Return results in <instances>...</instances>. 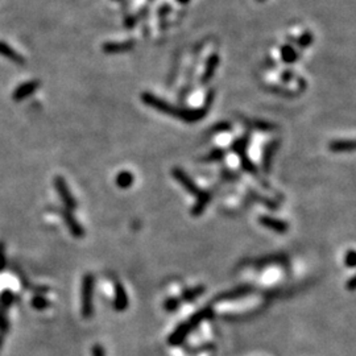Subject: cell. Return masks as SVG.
Masks as SVG:
<instances>
[{"instance_id": "cell-3", "label": "cell", "mask_w": 356, "mask_h": 356, "mask_svg": "<svg viewBox=\"0 0 356 356\" xmlns=\"http://www.w3.org/2000/svg\"><path fill=\"white\" fill-rule=\"evenodd\" d=\"M248 145H250V135L246 133L244 136L238 137L234 144H232V151L238 154V157L240 158V165H242V169L244 172H247L248 174L254 177H257L258 170L256 168V165L254 164V161L251 160L248 154H247V151H248Z\"/></svg>"}, {"instance_id": "cell-38", "label": "cell", "mask_w": 356, "mask_h": 356, "mask_svg": "<svg viewBox=\"0 0 356 356\" xmlns=\"http://www.w3.org/2000/svg\"><path fill=\"white\" fill-rule=\"evenodd\" d=\"M112 1H120V0H112Z\"/></svg>"}, {"instance_id": "cell-4", "label": "cell", "mask_w": 356, "mask_h": 356, "mask_svg": "<svg viewBox=\"0 0 356 356\" xmlns=\"http://www.w3.org/2000/svg\"><path fill=\"white\" fill-rule=\"evenodd\" d=\"M54 189L57 194H58L59 200L62 201L63 204L66 210H75L77 208V201L74 200V197L71 194V192L69 190V186H67L66 180L61 176H57L54 178Z\"/></svg>"}, {"instance_id": "cell-9", "label": "cell", "mask_w": 356, "mask_h": 356, "mask_svg": "<svg viewBox=\"0 0 356 356\" xmlns=\"http://www.w3.org/2000/svg\"><path fill=\"white\" fill-rule=\"evenodd\" d=\"M280 147V141L278 140H272L265 145L264 148V153H262V160H261V166L262 170L265 173H269L272 170V164H273V158L276 156V153Z\"/></svg>"}, {"instance_id": "cell-19", "label": "cell", "mask_w": 356, "mask_h": 356, "mask_svg": "<svg viewBox=\"0 0 356 356\" xmlns=\"http://www.w3.org/2000/svg\"><path fill=\"white\" fill-rule=\"evenodd\" d=\"M206 292V286L204 285H197L193 286V288H189V289H185L181 294V302H193L194 300H197L198 297H201L202 294Z\"/></svg>"}, {"instance_id": "cell-6", "label": "cell", "mask_w": 356, "mask_h": 356, "mask_svg": "<svg viewBox=\"0 0 356 356\" xmlns=\"http://www.w3.org/2000/svg\"><path fill=\"white\" fill-rule=\"evenodd\" d=\"M257 220L262 227H265L269 231L276 232V234H286V232L289 231V223L285 222V220L274 218V216L260 215Z\"/></svg>"}, {"instance_id": "cell-34", "label": "cell", "mask_w": 356, "mask_h": 356, "mask_svg": "<svg viewBox=\"0 0 356 356\" xmlns=\"http://www.w3.org/2000/svg\"><path fill=\"white\" fill-rule=\"evenodd\" d=\"M5 256H4V244L0 243V270H3L4 265H5Z\"/></svg>"}, {"instance_id": "cell-26", "label": "cell", "mask_w": 356, "mask_h": 356, "mask_svg": "<svg viewBox=\"0 0 356 356\" xmlns=\"http://www.w3.org/2000/svg\"><path fill=\"white\" fill-rule=\"evenodd\" d=\"M232 125L228 123V121H219L218 124H215L212 127V132L214 133H224L231 131Z\"/></svg>"}, {"instance_id": "cell-22", "label": "cell", "mask_w": 356, "mask_h": 356, "mask_svg": "<svg viewBox=\"0 0 356 356\" xmlns=\"http://www.w3.org/2000/svg\"><path fill=\"white\" fill-rule=\"evenodd\" d=\"M313 41H314L313 33L310 31H306L297 39V45L301 48V49H306V48H309L310 45L313 44Z\"/></svg>"}, {"instance_id": "cell-23", "label": "cell", "mask_w": 356, "mask_h": 356, "mask_svg": "<svg viewBox=\"0 0 356 356\" xmlns=\"http://www.w3.org/2000/svg\"><path fill=\"white\" fill-rule=\"evenodd\" d=\"M224 156H226V151H224L223 148H215L212 149L211 152L208 153L203 160L207 161V162H215V161L223 160Z\"/></svg>"}, {"instance_id": "cell-8", "label": "cell", "mask_w": 356, "mask_h": 356, "mask_svg": "<svg viewBox=\"0 0 356 356\" xmlns=\"http://www.w3.org/2000/svg\"><path fill=\"white\" fill-rule=\"evenodd\" d=\"M192 331L193 330H192V327H190V325L188 323V321L182 322V323L177 326L176 329H174V331H173V333L169 335V338H168L169 346H172V347L181 346L185 341H186V338L190 335V333H192Z\"/></svg>"}, {"instance_id": "cell-17", "label": "cell", "mask_w": 356, "mask_h": 356, "mask_svg": "<svg viewBox=\"0 0 356 356\" xmlns=\"http://www.w3.org/2000/svg\"><path fill=\"white\" fill-rule=\"evenodd\" d=\"M252 292V286L250 285H242L238 286L235 289L228 290L226 293H222L218 296V300L220 301H230V300H238V298L246 297L247 294H250Z\"/></svg>"}, {"instance_id": "cell-33", "label": "cell", "mask_w": 356, "mask_h": 356, "mask_svg": "<svg viewBox=\"0 0 356 356\" xmlns=\"http://www.w3.org/2000/svg\"><path fill=\"white\" fill-rule=\"evenodd\" d=\"M293 77H294V73H293V71H292V70H285V71H284V73H282V74H281V79H282V81H284V82H286V83L290 82V81L293 79Z\"/></svg>"}, {"instance_id": "cell-15", "label": "cell", "mask_w": 356, "mask_h": 356, "mask_svg": "<svg viewBox=\"0 0 356 356\" xmlns=\"http://www.w3.org/2000/svg\"><path fill=\"white\" fill-rule=\"evenodd\" d=\"M39 86H40L39 81H31V82L23 83V85L17 87L15 90V93H13V99L17 101V102H19V101H23V99H25L27 97L33 94V93L39 89Z\"/></svg>"}, {"instance_id": "cell-2", "label": "cell", "mask_w": 356, "mask_h": 356, "mask_svg": "<svg viewBox=\"0 0 356 356\" xmlns=\"http://www.w3.org/2000/svg\"><path fill=\"white\" fill-rule=\"evenodd\" d=\"M94 276L85 274L81 286V314L83 318H91L94 314Z\"/></svg>"}, {"instance_id": "cell-35", "label": "cell", "mask_w": 356, "mask_h": 356, "mask_svg": "<svg viewBox=\"0 0 356 356\" xmlns=\"http://www.w3.org/2000/svg\"><path fill=\"white\" fill-rule=\"evenodd\" d=\"M355 285H356V277L355 276H351L349 282L346 284V286H347V289H349L350 292H354V290H355Z\"/></svg>"}, {"instance_id": "cell-21", "label": "cell", "mask_w": 356, "mask_h": 356, "mask_svg": "<svg viewBox=\"0 0 356 356\" xmlns=\"http://www.w3.org/2000/svg\"><path fill=\"white\" fill-rule=\"evenodd\" d=\"M116 185H118L119 189H129L133 185V181H135V177L129 170H121V172L118 173L116 176Z\"/></svg>"}, {"instance_id": "cell-16", "label": "cell", "mask_w": 356, "mask_h": 356, "mask_svg": "<svg viewBox=\"0 0 356 356\" xmlns=\"http://www.w3.org/2000/svg\"><path fill=\"white\" fill-rule=\"evenodd\" d=\"M329 149L331 152H354L355 151V140L353 139H338L331 140L329 144Z\"/></svg>"}, {"instance_id": "cell-12", "label": "cell", "mask_w": 356, "mask_h": 356, "mask_svg": "<svg viewBox=\"0 0 356 356\" xmlns=\"http://www.w3.org/2000/svg\"><path fill=\"white\" fill-rule=\"evenodd\" d=\"M62 218L65 220V224H66L67 230L70 231V234L74 238L77 239H82L85 236V230L83 227L79 224V222L74 218L73 215V211L70 210H63L62 211Z\"/></svg>"}, {"instance_id": "cell-14", "label": "cell", "mask_w": 356, "mask_h": 356, "mask_svg": "<svg viewBox=\"0 0 356 356\" xmlns=\"http://www.w3.org/2000/svg\"><path fill=\"white\" fill-rule=\"evenodd\" d=\"M212 315H214V310H212L211 306H206V307H202V309L198 310L197 313L193 314L192 317L189 318L188 323L190 325L192 330H194L197 329V327H198V326H200L203 321L212 318Z\"/></svg>"}, {"instance_id": "cell-1", "label": "cell", "mask_w": 356, "mask_h": 356, "mask_svg": "<svg viewBox=\"0 0 356 356\" xmlns=\"http://www.w3.org/2000/svg\"><path fill=\"white\" fill-rule=\"evenodd\" d=\"M140 98L141 102L144 103L145 106L154 108V110L161 112V114L181 119L185 123H196V121L202 120L208 112V108L203 106L201 107V108H182V107H177L172 104V103L164 101L160 97L149 93V91H144Z\"/></svg>"}, {"instance_id": "cell-24", "label": "cell", "mask_w": 356, "mask_h": 356, "mask_svg": "<svg viewBox=\"0 0 356 356\" xmlns=\"http://www.w3.org/2000/svg\"><path fill=\"white\" fill-rule=\"evenodd\" d=\"M181 300L180 297H169L165 300L164 302V310L169 311V313H173V311H176L177 309H180L181 306Z\"/></svg>"}, {"instance_id": "cell-32", "label": "cell", "mask_w": 356, "mask_h": 356, "mask_svg": "<svg viewBox=\"0 0 356 356\" xmlns=\"http://www.w3.org/2000/svg\"><path fill=\"white\" fill-rule=\"evenodd\" d=\"M136 24H137V16H129V17H127V19L124 20V25L128 28V29L135 28Z\"/></svg>"}, {"instance_id": "cell-25", "label": "cell", "mask_w": 356, "mask_h": 356, "mask_svg": "<svg viewBox=\"0 0 356 356\" xmlns=\"http://www.w3.org/2000/svg\"><path fill=\"white\" fill-rule=\"evenodd\" d=\"M32 306L37 310H43V309H47L48 306H49V301H48L47 298L41 297V296H37L32 300Z\"/></svg>"}, {"instance_id": "cell-18", "label": "cell", "mask_w": 356, "mask_h": 356, "mask_svg": "<svg viewBox=\"0 0 356 356\" xmlns=\"http://www.w3.org/2000/svg\"><path fill=\"white\" fill-rule=\"evenodd\" d=\"M0 54L5 57L7 59H9V61H12V62L20 63V65L25 63V59H24L23 55L17 53V51L12 47H9L8 44L3 43V41H0Z\"/></svg>"}, {"instance_id": "cell-10", "label": "cell", "mask_w": 356, "mask_h": 356, "mask_svg": "<svg viewBox=\"0 0 356 356\" xmlns=\"http://www.w3.org/2000/svg\"><path fill=\"white\" fill-rule=\"evenodd\" d=\"M129 306V298L124 285L115 282L114 285V307L116 311H125Z\"/></svg>"}, {"instance_id": "cell-11", "label": "cell", "mask_w": 356, "mask_h": 356, "mask_svg": "<svg viewBox=\"0 0 356 356\" xmlns=\"http://www.w3.org/2000/svg\"><path fill=\"white\" fill-rule=\"evenodd\" d=\"M219 63L220 57L218 53H211V54L208 55L207 59H206V63H204V70L202 77H201V82L203 83V85H207L212 79V77L215 75L216 67L219 66Z\"/></svg>"}, {"instance_id": "cell-36", "label": "cell", "mask_w": 356, "mask_h": 356, "mask_svg": "<svg viewBox=\"0 0 356 356\" xmlns=\"http://www.w3.org/2000/svg\"><path fill=\"white\" fill-rule=\"evenodd\" d=\"M176 1H177V3L182 4V5H186V4L190 3V1H192V0H176Z\"/></svg>"}, {"instance_id": "cell-7", "label": "cell", "mask_w": 356, "mask_h": 356, "mask_svg": "<svg viewBox=\"0 0 356 356\" xmlns=\"http://www.w3.org/2000/svg\"><path fill=\"white\" fill-rule=\"evenodd\" d=\"M135 41L133 40H127V41H108L103 44L102 51L106 54H121L131 51L135 48Z\"/></svg>"}, {"instance_id": "cell-30", "label": "cell", "mask_w": 356, "mask_h": 356, "mask_svg": "<svg viewBox=\"0 0 356 356\" xmlns=\"http://www.w3.org/2000/svg\"><path fill=\"white\" fill-rule=\"evenodd\" d=\"M91 355L93 356H106V350L103 349V346L94 345L91 349Z\"/></svg>"}, {"instance_id": "cell-37", "label": "cell", "mask_w": 356, "mask_h": 356, "mask_svg": "<svg viewBox=\"0 0 356 356\" xmlns=\"http://www.w3.org/2000/svg\"><path fill=\"white\" fill-rule=\"evenodd\" d=\"M256 1H258V3H262V1H265V0H256Z\"/></svg>"}, {"instance_id": "cell-28", "label": "cell", "mask_w": 356, "mask_h": 356, "mask_svg": "<svg viewBox=\"0 0 356 356\" xmlns=\"http://www.w3.org/2000/svg\"><path fill=\"white\" fill-rule=\"evenodd\" d=\"M345 264L346 266H349V268H354L356 264V254H355V251L354 250H350L347 251V254L345 256Z\"/></svg>"}, {"instance_id": "cell-31", "label": "cell", "mask_w": 356, "mask_h": 356, "mask_svg": "<svg viewBox=\"0 0 356 356\" xmlns=\"http://www.w3.org/2000/svg\"><path fill=\"white\" fill-rule=\"evenodd\" d=\"M1 300H3V305L8 307L12 304V301H13V296L9 292H4L3 296H1Z\"/></svg>"}, {"instance_id": "cell-5", "label": "cell", "mask_w": 356, "mask_h": 356, "mask_svg": "<svg viewBox=\"0 0 356 356\" xmlns=\"http://www.w3.org/2000/svg\"><path fill=\"white\" fill-rule=\"evenodd\" d=\"M172 176L174 180L180 182L181 186H182V188H184L186 192L190 193V194H193L194 197L198 196L201 190H202V189H200V186L196 184V181L193 180L192 177L189 176L188 173L185 172L184 169L178 168V166L173 168Z\"/></svg>"}, {"instance_id": "cell-13", "label": "cell", "mask_w": 356, "mask_h": 356, "mask_svg": "<svg viewBox=\"0 0 356 356\" xmlns=\"http://www.w3.org/2000/svg\"><path fill=\"white\" fill-rule=\"evenodd\" d=\"M212 198V193L208 190H201L200 194L196 197V202L192 207V215L193 216H201L206 210V207L210 203Z\"/></svg>"}, {"instance_id": "cell-29", "label": "cell", "mask_w": 356, "mask_h": 356, "mask_svg": "<svg viewBox=\"0 0 356 356\" xmlns=\"http://www.w3.org/2000/svg\"><path fill=\"white\" fill-rule=\"evenodd\" d=\"M252 124L258 129H264V131H269V129H273V124H270L268 121H262V120H256L254 121Z\"/></svg>"}, {"instance_id": "cell-20", "label": "cell", "mask_w": 356, "mask_h": 356, "mask_svg": "<svg viewBox=\"0 0 356 356\" xmlns=\"http://www.w3.org/2000/svg\"><path fill=\"white\" fill-rule=\"evenodd\" d=\"M280 54H281V59L284 61L285 63H294L297 62L298 58H300V54H298V51H296L293 48V45H290V44H286L284 47H281L280 49Z\"/></svg>"}, {"instance_id": "cell-27", "label": "cell", "mask_w": 356, "mask_h": 356, "mask_svg": "<svg viewBox=\"0 0 356 356\" xmlns=\"http://www.w3.org/2000/svg\"><path fill=\"white\" fill-rule=\"evenodd\" d=\"M170 12H172V5H170L169 3H164L160 8H158L157 15H158V17L161 19V23H162V21H164V20L168 17Z\"/></svg>"}]
</instances>
